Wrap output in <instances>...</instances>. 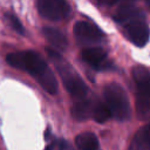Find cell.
Listing matches in <instances>:
<instances>
[{
    "label": "cell",
    "mask_w": 150,
    "mask_h": 150,
    "mask_svg": "<svg viewBox=\"0 0 150 150\" xmlns=\"http://www.w3.org/2000/svg\"><path fill=\"white\" fill-rule=\"evenodd\" d=\"M82 59L95 69H103L107 66V53L101 47H88L83 49Z\"/></svg>",
    "instance_id": "obj_8"
},
{
    "label": "cell",
    "mask_w": 150,
    "mask_h": 150,
    "mask_svg": "<svg viewBox=\"0 0 150 150\" xmlns=\"http://www.w3.org/2000/svg\"><path fill=\"white\" fill-rule=\"evenodd\" d=\"M100 5H103V6H112L114 4H116L118 0H96Z\"/></svg>",
    "instance_id": "obj_16"
},
{
    "label": "cell",
    "mask_w": 150,
    "mask_h": 150,
    "mask_svg": "<svg viewBox=\"0 0 150 150\" xmlns=\"http://www.w3.org/2000/svg\"><path fill=\"white\" fill-rule=\"evenodd\" d=\"M46 52L50 60L56 64L57 71L62 79L63 86L67 89V91L76 100L86 98L88 94V87L83 82V80L74 70H71V68L63 61L62 56L56 52V49L47 48Z\"/></svg>",
    "instance_id": "obj_2"
},
{
    "label": "cell",
    "mask_w": 150,
    "mask_h": 150,
    "mask_svg": "<svg viewBox=\"0 0 150 150\" xmlns=\"http://www.w3.org/2000/svg\"><path fill=\"white\" fill-rule=\"evenodd\" d=\"M75 144L80 150H98V139L95 134L90 131L82 132L76 136Z\"/></svg>",
    "instance_id": "obj_13"
},
{
    "label": "cell",
    "mask_w": 150,
    "mask_h": 150,
    "mask_svg": "<svg viewBox=\"0 0 150 150\" xmlns=\"http://www.w3.org/2000/svg\"><path fill=\"white\" fill-rule=\"evenodd\" d=\"M110 116H111V112L105 103L95 102L94 110H93V118L97 123H104Z\"/></svg>",
    "instance_id": "obj_14"
},
{
    "label": "cell",
    "mask_w": 150,
    "mask_h": 150,
    "mask_svg": "<svg viewBox=\"0 0 150 150\" xmlns=\"http://www.w3.org/2000/svg\"><path fill=\"white\" fill-rule=\"evenodd\" d=\"M6 60L12 67L29 73L50 95L57 93V81L46 61L38 53L32 50L15 52L8 54Z\"/></svg>",
    "instance_id": "obj_1"
},
{
    "label": "cell",
    "mask_w": 150,
    "mask_h": 150,
    "mask_svg": "<svg viewBox=\"0 0 150 150\" xmlns=\"http://www.w3.org/2000/svg\"><path fill=\"white\" fill-rule=\"evenodd\" d=\"M42 33L46 38V40L54 47V49L64 50L68 46V41L66 35L57 28L54 27H45L42 29Z\"/></svg>",
    "instance_id": "obj_10"
},
{
    "label": "cell",
    "mask_w": 150,
    "mask_h": 150,
    "mask_svg": "<svg viewBox=\"0 0 150 150\" xmlns=\"http://www.w3.org/2000/svg\"><path fill=\"white\" fill-rule=\"evenodd\" d=\"M125 34L128 39L137 47H143L149 40V27L144 21V18L136 19L125 25Z\"/></svg>",
    "instance_id": "obj_7"
},
{
    "label": "cell",
    "mask_w": 150,
    "mask_h": 150,
    "mask_svg": "<svg viewBox=\"0 0 150 150\" xmlns=\"http://www.w3.org/2000/svg\"><path fill=\"white\" fill-rule=\"evenodd\" d=\"M95 102L88 98H81L77 100L73 107H71V115L77 121H84L89 117H93V110H94Z\"/></svg>",
    "instance_id": "obj_9"
},
{
    "label": "cell",
    "mask_w": 150,
    "mask_h": 150,
    "mask_svg": "<svg viewBox=\"0 0 150 150\" xmlns=\"http://www.w3.org/2000/svg\"><path fill=\"white\" fill-rule=\"evenodd\" d=\"M74 35L80 45L93 46L101 42L104 38L103 32L94 23L88 21H79L74 26Z\"/></svg>",
    "instance_id": "obj_6"
},
{
    "label": "cell",
    "mask_w": 150,
    "mask_h": 150,
    "mask_svg": "<svg viewBox=\"0 0 150 150\" xmlns=\"http://www.w3.org/2000/svg\"><path fill=\"white\" fill-rule=\"evenodd\" d=\"M132 79L137 88L136 108L139 115L150 114V71L141 66L132 69Z\"/></svg>",
    "instance_id": "obj_4"
},
{
    "label": "cell",
    "mask_w": 150,
    "mask_h": 150,
    "mask_svg": "<svg viewBox=\"0 0 150 150\" xmlns=\"http://www.w3.org/2000/svg\"><path fill=\"white\" fill-rule=\"evenodd\" d=\"M5 20H6V22H7L16 33H19V34H23V33H25L23 26L21 25L20 20H19L14 14H12V13H6V14H5Z\"/></svg>",
    "instance_id": "obj_15"
},
{
    "label": "cell",
    "mask_w": 150,
    "mask_h": 150,
    "mask_svg": "<svg viewBox=\"0 0 150 150\" xmlns=\"http://www.w3.org/2000/svg\"><path fill=\"white\" fill-rule=\"evenodd\" d=\"M145 2H146L148 7H149V9H150V0H145Z\"/></svg>",
    "instance_id": "obj_18"
},
{
    "label": "cell",
    "mask_w": 150,
    "mask_h": 150,
    "mask_svg": "<svg viewBox=\"0 0 150 150\" xmlns=\"http://www.w3.org/2000/svg\"><path fill=\"white\" fill-rule=\"evenodd\" d=\"M129 150H150V123L142 127L135 134Z\"/></svg>",
    "instance_id": "obj_11"
},
{
    "label": "cell",
    "mask_w": 150,
    "mask_h": 150,
    "mask_svg": "<svg viewBox=\"0 0 150 150\" xmlns=\"http://www.w3.org/2000/svg\"><path fill=\"white\" fill-rule=\"evenodd\" d=\"M36 7L40 15L50 21L62 20L70 13V6L67 0H38Z\"/></svg>",
    "instance_id": "obj_5"
},
{
    "label": "cell",
    "mask_w": 150,
    "mask_h": 150,
    "mask_svg": "<svg viewBox=\"0 0 150 150\" xmlns=\"http://www.w3.org/2000/svg\"><path fill=\"white\" fill-rule=\"evenodd\" d=\"M105 104L111 116L117 121H127L130 118V103L125 90L118 83H109L103 89Z\"/></svg>",
    "instance_id": "obj_3"
},
{
    "label": "cell",
    "mask_w": 150,
    "mask_h": 150,
    "mask_svg": "<svg viewBox=\"0 0 150 150\" xmlns=\"http://www.w3.org/2000/svg\"><path fill=\"white\" fill-rule=\"evenodd\" d=\"M60 150H73L67 143H62V146H61V149Z\"/></svg>",
    "instance_id": "obj_17"
},
{
    "label": "cell",
    "mask_w": 150,
    "mask_h": 150,
    "mask_svg": "<svg viewBox=\"0 0 150 150\" xmlns=\"http://www.w3.org/2000/svg\"><path fill=\"white\" fill-rule=\"evenodd\" d=\"M141 18H144L143 13L138 8H136L131 5L121 6L115 14V20L122 25H128L129 22H131L136 19H141Z\"/></svg>",
    "instance_id": "obj_12"
}]
</instances>
